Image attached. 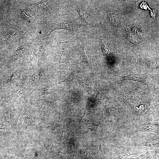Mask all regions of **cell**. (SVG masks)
<instances>
[{"label": "cell", "instance_id": "obj_1", "mask_svg": "<svg viewBox=\"0 0 159 159\" xmlns=\"http://www.w3.org/2000/svg\"><path fill=\"white\" fill-rule=\"evenodd\" d=\"M123 78L122 80H130L140 82L144 85H146L148 87L150 85V78L146 74L133 73L128 75L120 76Z\"/></svg>", "mask_w": 159, "mask_h": 159}, {"label": "cell", "instance_id": "obj_2", "mask_svg": "<svg viewBox=\"0 0 159 159\" xmlns=\"http://www.w3.org/2000/svg\"><path fill=\"white\" fill-rule=\"evenodd\" d=\"M22 34L20 31L15 29H11L6 32L2 37L1 39L5 42H12L17 40Z\"/></svg>", "mask_w": 159, "mask_h": 159}, {"label": "cell", "instance_id": "obj_3", "mask_svg": "<svg viewBox=\"0 0 159 159\" xmlns=\"http://www.w3.org/2000/svg\"><path fill=\"white\" fill-rule=\"evenodd\" d=\"M19 12L21 17L26 21H30L35 18L34 13L28 8L20 9Z\"/></svg>", "mask_w": 159, "mask_h": 159}, {"label": "cell", "instance_id": "obj_4", "mask_svg": "<svg viewBox=\"0 0 159 159\" xmlns=\"http://www.w3.org/2000/svg\"><path fill=\"white\" fill-rule=\"evenodd\" d=\"M108 17L112 24L114 26H117L120 24V19L118 16L112 12H109Z\"/></svg>", "mask_w": 159, "mask_h": 159}, {"label": "cell", "instance_id": "obj_5", "mask_svg": "<svg viewBox=\"0 0 159 159\" xmlns=\"http://www.w3.org/2000/svg\"><path fill=\"white\" fill-rule=\"evenodd\" d=\"M50 1H42L33 4L37 7L43 9H48L51 6V2Z\"/></svg>", "mask_w": 159, "mask_h": 159}, {"label": "cell", "instance_id": "obj_6", "mask_svg": "<svg viewBox=\"0 0 159 159\" xmlns=\"http://www.w3.org/2000/svg\"><path fill=\"white\" fill-rule=\"evenodd\" d=\"M58 29L70 30L72 29V26L69 22L64 21L57 24L52 31L54 30Z\"/></svg>", "mask_w": 159, "mask_h": 159}, {"label": "cell", "instance_id": "obj_7", "mask_svg": "<svg viewBox=\"0 0 159 159\" xmlns=\"http://www.w3.org/2000/svg\"><path fill=\"white\" fill-rule=\"evenodd\" d=\"M25 47L21 45L14 52L12 57V61L17 59L25 51Z\"/></svg>", "mask_w": 159, "mask_h": 159}, {"label": "cell", "instance_id": "obj_8", "mask_svg": "<svg viewBox=\"0 0 159 159\" xmlns=\"http://www.w3.org/2000/svg\"><path fill=\"white\" fill-rule=\"evenodd\" d=\"M77 10L81 18L88 23H90L91 20L87 13L85 12L79 6L77 7Z\"/></svg>", "mask_w": 159, "mask_h": 159}, {"label": "cell", "instance_id": "obj_9", "mask_svg": "<svg viewBox=\"0 0 159 159\" xmlns=\"http://www.w3.org/2000/svg\"><path fill=\"white\" fill-rule=\"evenodd\" d=\"M150 66L152 69H157L159 68V59L154 60L150 63Z\"/></svg>", "mask_w": 159, "mask_h": 159}, {"label": "cell", "instance_id": "obj_10", "mask_svg": "<svg viewBox=\"0 0 159 159\" xmlns=\"http://www.w3.org/2000/svg\"><path fill=\"white\" fill-rule=\"evenodd\" d=\"M58 155L60 159H71V158L67 155L66 154L61 151L58 152Z\"/></svg>", "mask_w": 159, "mask_h": 159}, {"label": "cell", "instance_id": "obj_11", "mask_svg": "<svg viewBox=\"0 0 159 159\" xmlns=\"http://www.w3.org/2000/svg\"><path fill=\"white\" fill-rule=\"evenodd\" d=\"M145 156V155H143L136 158H130L128 159H148V158H146Z\"/></svg>", "mask_w": 159, "mask_h": 159}, {"label": "cell", "instance_id": "obj_12", "mask_svg": "<svg viewBox=\"0 0 159 159\" xmlns=\"http://www.w3.org/2000/svg\"><path fill=\"white\" fill-rule=\"evenodd\" d=\"M84 51L85 56L87 60V61L88 63L89 64L90 62L89 57L86 53L85 49H84Z\"/></svg>", "mask_w": 159, "mask_h": 159}, {"label": "cell", "instance_id": "obj_13", "mask_svg": "<svg viewBox=\"0 0 159 159\" xmlns=\"http://www.w3.org/2000/svg\"><path fill=\"white\" fill-rule=\"evenodd\" d=\"M130 37H131V38L132 39H131V41L132 42H134L133 41H134V42H136L135 41L136 40H137L136 39V38H135L134 36H133L132 34V35H131Z\"/></svg>", "mask_w": 159, "mask_h": 159}, {"label": "cell", "instance_id": "obj_14", "mask_svg": "<svg viewBox=\"0 0 159 159\" xmlns=\"http://www.w3.org/2000/svg\"><path fill=\"white\" fill-rule=\"evenodd\" d=\"M103 49H104V51L105 53H107L108 52V49L106 47V46L105 45L103 46Z\"/></svg>", "mask_w": 159, "mask_h": 159}, {"label": "cell", "instance_id": "obj_15", "mask_svg": "<svg viewBox=\"0 0 159 159\" xmlns=\"http://www.w3.org/2000/svg\"><path fill=\"white\" fill-rule=\"evenodd\" d=\"M7 159H11V158H8Z\"/></svg>", "mask_w": 159, "mask_h": 159}]
</instances>
